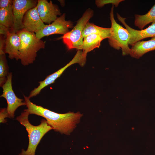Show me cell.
I'll use <instances>...</instances> for the list:
<instances>
[{
  "label": "cell",
  "mask_w": 155,
  "mask_h": 155,
  "mask_svg": "<svg viewBox=\"0 0 155 155\" xmlns=\"http://www.w3.org/2000/svg\"><path fill=\"white\" fill-rule=\"evenodd\" d=\"M123 0H96L95 3L97 6L99 8L104 6L107 4H111L112 5L117 7L118 6L119 3L124 1Z\"/></svg>",
  "instance_id": "ffe728a7"
},
{
  "label": "cell",
  "mask_w": 155,
  "mask_h": 155,
  "mask_svg": "<svg viewBox=\"0 0 155 155\" xmlns=\"http://www.w3.org/2000/svg\"><path fill=\"white\" fill-rule=\"evenodd\" d=\"M13 25L12 7L6 9H0V25L11 31Z\"/></svg>",
  "instance_id": "ac0fdd59"
},
{
  "label": "cell",
  "mask_w": 155,
  "mask_h": 155,
  "mask_svg": "<svg viewBox=\"0 0 155 155\" xmlns=\"http://www.w3.org/2000/svg\"><path fill=\"white\" fill-rule=\"evenodd\" d=\"M117 16L119 21L123 24L129 33V45L132 46L137 42L146 38L155 37V22L152 23L146 29L138 30L133 28L127 25L125 21L126 18L121 17L117 13Z\"/></svg>",
  "instance_id": "8fae6325"
},
{
  "label": "cell",
  "mask_w": 155,
  "mask_h": 155,
  "mask_svg": "<svg viewBox=\"0 0 155 155\" xmlns=\"http://www.w3.org/2000/svg\"><path fill=\"white\" fill-rule=\"evenodd\" d=\"M65 14L63 13L52 23L42 30L35 33L36 37L39 39L43 37L56 34L65 35L73 27V22L65 20Z\"/></svg>",
  "instance_id": "9c48e42d"
},
{
  "label": "cell",
  "mask_w": 155,
  "mask_h": 155,
  "mask_svg": "<svg viewBox=\"0 0 155 155\" xmlns=\"http://www.w3.org/2000/svg\"><path fill=\"white\" fill-rule=\"evenodd\" d=\"M114 6L112 5L110 13L112 34L108 38L109 44L111 46L116 50L121 49L123 55H129L130 48L129 46L128 42L130 34L125 28H123L116 22L114 17Z\"/></svg>",
  "instance_id": "277c9868"
},
{
  "label": "cell",
  "mask_w": 155,
  "mask_h": 155,
  "mask_svg": "<svg viewBox=\"0 0 155 155\" xmlns=\"http://www.w3.org/2000/svg\"><path fill=\"white\" fill-rule=\"evenodd\" d=\"M5 53L9 59H20L19 50L21 40L17 33L9 31L5 36Z\"/></svg>",
  "instance_id": "4fadbf2b"
},
{
  "label": "cell",
  "mask_w": 155,
  "mask_h": 155,
  "mask_svg": "<svg viewBox=\"0 0 155 155\" xmlns=\"http://www.w3.org/2000/svg\"><path fill=\"white\" fill-rule=\"evenodd\" d=\"M104 39L100 35L92 34L85 37L82 46V50L85 54L87 53L94 49L98 48L100 45L101 41Z\"/></svg>",
  "instance_id": "9a60e30c"
},
{
  "label": "cell",
  "mask_w": 155,
  "mask_h": 155,
  "mask_svg": "<svg viewBox=\"0 0 155 155\" xmlns=\"http://www.w3.org/2000/svg\"><path fill=\"white\" fill-rule=\"evenodd\" d=\"M92 34H97L101 35L104 39L108 38L111 36V28H105L98 26L88 22L85 25L82 33V37Z\"/></svg>",
  "instance_id": "2e32d148"
},
{
  "label": "cell",
  "mask_w": 155,
  "mask_h": 155,
  "mask_svg": "<svg viewBox=\"0 0 155 155\" xmlns=\"http://www.w3.org/2000/svg\"><path fill=\"white\" fill-rule=\"evenodd\" d=\"M62 6H64V5L65 3L64 1L63 0H59Z\"/></svg>",
  "instance_id": "603a6c76"
},
{
  "label": "cell",
  "mask_w": 155,
  "mask_h": 155,
  "mask_svg": "<svg viewBox=\"0 0 155 155\" xmlns=\"http://www.w3.org/2000/svg\"><path fill=\"white\" fill-rule=\"evenodd\" d=\"M11 72H9L7 79L2 86L3 93L0 97L5 98L7 102V110L9 118L13 119L16 110L20 106L26 105V103L23 102V99L18 97L14 93L12 88Z\"/></svg>",
  "instance_id": "52a82bcc"
},
{
  "label": "cell",
  "mask_w": 155,
  "mask_h": 155,
  "mask_svg": "<svg viewBox=\"0 0 155 155\" xmlns=\"http://www.w3.org/2000/svg\"><path fill=\"white\" fill-rule=\"evenodd\" d=\"M37 10L40 18L43 23L48 25L54 22L61 15L58 6L53 4L51 1L38 0L36 5Z\"/></svg>",
  "instance_id": "30bf717a"
},
{
  "label": "cell",
  "mask_w": 155,
  "mask_h": 155,
  "mask_svg": "<svg viewBox=\"0 0 155 155\" xmlns=\"http://www.w3.org/2000/svg\"><path fill=\"white\" fill-rule=\"evenodd\" d=\"M13 0H0V9H6L12 7Z\"/></svg>",
  "instance_id": "7402d4cb"
},
{
  "label": "cell",
  "mask_w": 155,
  "mask_h": 155,
  "mask_svg": "<svg viewBox=\"0 0 155 155\" xmlns=\"http://www.w3.org/2000/svg\"><path fill=\"white\" fill-rule=\"evenodd\" d=\"M38 0H13L12 12L14 19V25L11 31L17 32L24 28L23 24L24 17L29 9L36 7Z\"/></svg>",
  "instance_id": "ba28073f"
},
{
  "label": "cell",
  "mask_w": 155,
  "mask_h": 155,
  "mask_svg": "<svg viewBox=\"0 0 155 155\" xmlns=\"http://www.w3.org/2000/svg\"><path fill=\"white\" fill-rule=\"evenodd\" d=\"M94 10L90 8L87 9L82 16L77 21L72 29L60 38L63 39L64 43L68 50L76 49L82 50L83 38L82 33L86 24L94 15Z\"/></svg>",
  "instance_id": "5b68a950"
},
{
  "label": "cell",
  "mask_w": 155,
  "mask_h": 155,
  "mask_svg": "<svg viewBox=\"0 0 155 155\" xmlns=\"http://www.w3.org/2000/svg\"><path fill=\"white\" fill-rule=\"evenodd\" d=\"M24 97L27 108L24 111H27L30 115L34 114L44 117L55 131L62 134L69 135L82 116L79 112L57 113L33 103L27 96L24 95Z\"/></svg>",
  "instance_id": "6da1fadb"
},
{
  "label": "cell",
  "mask_w": 155,
  "mask_h": 155,
  "mask_svg": "<svg viewBox=\"0 0 155 155\" xmlns=\"http://www.w3.org/2000/svg\"><path fill=\"white\" fill-rule=\"evenodd\" d=\"M29 115L28 112L24 111L16 118V120L25 127L29 138V144L27 150H25L22 149L19 155H35L37 147L42 138L47 132L53 129L45 119H42L38 125H32L28 120Z\"/></svg>",
  "instance_id": "7a4b0ae2"
},
{
  "label": "cell",
  "mask_w": 155,
  "mask_h": 155,
  "mask_svg": "<svg viewBox=\"0 0 155 155\" xmlns=\"http://www.w3.org/2000/svg\"><path fill=\"white\" fill-rule=\"evenodd\" d=\"M24 28L30 32L36 33L43 29L45 25L40 18L36 7L28 10L23 20Z\"/></svg>",
  "instance_id": "7c38bea8"
},
{
  "label": "cell",
  "mask_w": 155,
  "mask_h": 155,
  "mask_svg": "<svg viewBox=\"0 0 155 155\" xmlns=\"http://www.w3.org/2000/svg\"><path fill=\"white\" fill-rule=\"evenodd\" d=\"M86 56L87 55L82 50H78L74 57L68 63L56 72L47 76L43 80L39 82V86L30 92L28 96V98L30 99L36 96L44 88L53 83L65 70L71 65L75 63H78L82 66H84L86 61Z\"/></svg>",
  "instance_id": "8992f818"
},
{
  "label": "cell",
  "mask_w": 155,
  "mask_h": 155,
  "mask_svg": "<svg viewBox=\"0 0 155 155\" xmlns=\"http://www.w3.org/2000/svg\"><path fill=\"white\" fill-rule=\"evenodd\" d=\"M16 33L21 40L19 52L21 64L25 66L32 63L35 60L37 52L44 48L45 42L38 38L34 32H29L24 28Z\"/></svg>",
  "instance_id": "3957f363"
},
{
  "label": "cell",
  "mask_w": 155,
  "mask_h": 155,
  "mask_svg": "<svg viewBox=\"0 0 155 155\" xmlns=\"http://www.w3.org/2000/svg\"><path fill=\"white\" fill-rule=\"evenodd\" d=\"M134 24L140 30L143 29L148 24L155 22V4L146 14H135Z\"/></svg>",
  "instance_id": "e0dca14e"
},
{
  "label": "cell",
  "mask_w": 155,
  "mask_h": 155,
  "mask_svg": "<svg viewBox=\"0 0 155 155\" xmlns=\"http://www.w3.org/2000/svg\"><path fill=\"white\" fill-rule=\"evenodd\" d=\"M131 46L129 55L133 58L139 59L146 53L155 50V37L147 41H139Z\"/></svg>",
  "instance_id": "5bb4252c"
},
{
  "label": "cell",
  "mask_w": 155,
  "mask_h": 155,
  "mask_svg": "<svg viewBox=\"0 0 155 155\" xmlns=\"http://www.w3.org/2000/svg\"><path fill=\"white\" fill-rule=\"evenodd\" d=\"M9 72L5 54L0 55V86L2 87L6 81Z\"/></svg>",
  "instance_id": "d6986e66"
},
{
  "label": "cell",
  "mask_w": 155,
  "mask_h": 155,
  "mask_svg": "<svg viewBox=\"0 0 155 155\" xmlns=\"http://www.w3.org/2000/svg\"><path fill=\"white\" fill-rule=\"evenodd\" d=\"M7 117L9 118L7 110V108H1L0 111V123H6L7 121L5 119Z\"/></svg>",
  "instance_id": "44dd1931"
}]
</instances>
